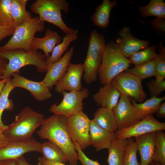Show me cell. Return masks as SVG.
<instances>
[{
	"label": "cell",
	"mask_w": 165,
	"mask_h": 165,
	"mask_svg": "<svg viewBox=\"0 0 165 165\" xmlns=\"http://www.w3.org/2000/svg\"><path fill=\"white\" fill-rule=\"evenodd\" d=\"M67 118L54 114L44 119L36 133L41 139L51 141L59 146L64 153L69 165H77L78 155L67 127Z\"/></svg>",
	"instance_id": "obj_1"
},
{
	"label": "cell",
	"mask_w": 165,
	"mask_h": 165,
	"mask_svg": "<svg viewBox=\"0 0 165 165\" xmlns=\"http://www.w3.org/2000/svg\"><path fill=\"white\" fill-rule=\"evenodd\" d=\"M0 56L9 61L2 79H10L14 73L27 65L35 66L37 70L40 72L44 73L47 71V65L45 61L46 57L38 51L20 49L4 50L0 49Z\"/></svg>",
	"instance_id": "obj_2"
},
{
	"label": "cell",
	"mask_w": 165,
	"mask_h": 165,
	"mask_svg": "<svg viewBox=\"0 0 165 165\" xmlns=\"http://www.w3.org/2000/svg\"><path fill=\"white\" fill-rule=\"evenodd\" d=\"M44 119L43 114L26 106L15 116L13 122L7 125L3 134L9 141L30 139Z\"/></svg>",
	"instance_id": "obj_3"
},
{
	"label": "cell",
	"mask_w": 165,
	"mask_h": 165,
	"mask_svg": "<svg viewBox=\"0 0 165 165\" xmlns=\"http://www.w3.org/2000/svg\"><path fill=\"white\" fill-rule=\"evenodd\" d=\"M130 64L128 59L117 44L111 41L106 45L97 71L100 83L102 86L110 83L118 75L128 69Z\"/></svg>",
	"instance_id": "obj_4"
},
{
	"label": "cell",
	"mask_w": 165,
	"mask_h": 165,
	"mask_svg": "<svg viewBox=\"0 0 165 165\" xmlns=\"http://www.w3.org/2000/svg\"><path fill=\"white\" fill-rule=\"evenodd\" d=\"M68 2L65 0H37L30 6L31 12L38 14L39 19L52 23L60 28L65 34L73 32L63 21L61 12H69Z\"/></svg>",
	"instance_id": "obj_5"
},
{
	"label": "cell",
	"mask_w": 165,
	"mask_h": 165,
	"mask_svg": "<svg viewBox=\"0 0 165 165\" xmlns=\"http://www.w3.org/2000/svg\"><path fill=\"white\" fill-rule=\"evenodd\" d=\"M105 46L104 35L99 33L96 29L93 30L89 39L86 58L82 64L83 79L87 84H90L97 79V71Z\"/></svg>",
	"instance_id": "obj_6"
},
{
	"label": "cell",
	"mask_w": 165,
	"mask_h": 165,
	"mask_svg": "<svg viewBox=\"0 0 165 165\" xmlns=\"http://www.w3.org/2000/svg\"><path fill=\"white\" fill-rule=\"evenodd\" d=\"M44 29L45 22L40 20L38 16L32 17L16 28L11 38L5 45L0 46V49L4 50L16 49L30 50L35 34Z\"/></svg>",
	"instance_id": "obj_7"
},
{
	"label": "cell",
	"mask_w": 165,
	"mask_h": 165,
	"mask_svg": "<svg viewBox=\"0 0 165 165\" xmlns=\"http://www.w3.org/2000/svg\"><path fill=\"white\" fill-rule=\"evenodd\" d=\"M63 98L58 105L55 103L50 106V111L55 114L60 115L67 118L82 111L83 100L89 95L88 90L86 88L78 91H63Z\"/></svg>",
	"instance_id": "obj_8"
},
{
	"label": "cell",
	"mask_w": 165,
	"mask_h": 165,
	"mask_svg": "<svg viewBox=\"0 0 165 165\" xmlns=\"http://www.w3.org/2000/svg\"><path fill=\"white\" fill-rule=\"evenodd\" d=\"M90 119L83 111L67 118V127L73 143L82 150L91 145L89 135Z\"/></svg>",
	"instance_id": "obj_9"
},
{
	"label": "cell",
	"mask_w": 165,
	"mask_h": 165,
	"mask_svg": "<svg viewBox=\"0 0 165 165\" xmlns=\"http://www.w3.org/2000/svg\"><path fill=\"white\" fill-rule=\"evenodd\" d=\"M111 83L121 94L131 97L136 101L141 103L147 95L141 84V80L127 72H123L115 77Z\"/></svg>",
	"instance_id": "obj_10"
},
{
	"label": "cell",
	"mask_w": 165,
	"mask_h": 165,
	"mask_svg": "<svg viewBox=\"0 0 165 165\" xmlns=\"http://www.w3.org/2000/svg\"><path fill=\"white\" fill-rule=\"evenodd\" d=\"M165 130V123L157 120L152 114L148 115L133 126L115 132L116 138L128 139L147 133Z\"/></svg>",
	"instance_id": "obj_11"
},
{
	"label": "cell",
	"mask_w": 165,
	"mask_h": 165,
	"mask_svg": "<svg viewBox=\"0 0 165 165\" xmlns=\"http://www.w3.org/2000/svg\"><path fill=\"white\" fill-rule=\"evenodd\" d=\"M118 130L129 127L141 119L131 102L130 97L121 94L119 100L113 109Z\"/></svg>",
	"instance_id": "obj_12"
},
{
	"label": "cell",
	"mask_w": 165,
	"mask_h": 165,
	"mask_svg": "<svg viewBox=\"0 0 165 165\" xmlns=\"http://www.w3.org/2000/svg\"><path fill=\"white\" fill-rule=\"evenodd\" d=\"M41 145V143L33 138L27 140L9 141L0 149V161L17 160L29 152H40Z\"/></svg>",
	"instance_id": "obj_13"
},
{
	"label": "cell",
	"mask_w": 165,
	"mask_h": 165,
	"mask_svg": "<svg viewBox=\"0 0 165 165\" xmlns=\"http://www.w3.org/2000/svg\"><path fill=\"white\" fill-rule=\"evenodd\" d=\"M81 63L74 64L70 62L66 72L55 83V90L58 93L63 91H78L82 89L81 80L83 73Z\"/></svg>",
	"instance_id": "obj_14"
},
{
	"label": "cell",
	"mask_w": 165,
	"mask_h": 165,
	"mask_svg": "<svg viewBox=\"0 0 165 165\" xmlns=\"http://www.w3.org/2000/svg\"><path fill=\"white\" fill-rule=\"evenodd\" d=\"M12 77L11 82L14 89L20 87L28 90L38 101L46 100L52 96L50 89L42 81L37 82L27 79L20 75L19 71L14 73Z\"/></svg>",
	"instance_id": "obj_15"
},
{
	"label": "cell",
	"mask_w": 165,
	"mask_h": 165,
	"mask_svg": "<svg viewBox=\"0 0 165 165\" xmlns=\"http://www.w3.org/2000/svg\"><path fill=\"white\" fill-rule=\"evenodd\" d=\"M116 43L123 55L129 58L136 53L149 46L148 40L138 39L134 37L130 27H124L118 31Z\"/></svg>",
	"instance_id": "obj_16"
},
{
	"label": "cell",
	"mask_w": 165,
	"mask_h": 165,
	"mask_svg": "<svg viewBox=\"0 0 165 165\" xmlns=\"http://www.w3.org/2000/svg\"><path fill=\"white\" fill-rule=\"evenodd\" d=\"M74 52L72 46L59 61L47 65L46 73L42 81L50 90L66 72Z\"/></svg>",
	"instance_id": "obj_17"
},
{
	"label": "cell",
	"mask_w": 165,
	"mask_h": 165,
	"mask_svg": "<svg viewBox=\"0 0 165 165\" xmlns=\"http://www.w3.org/2000/svg\"><path fill=\"white\" fill-rule=\"evenodd\" d=\"M89 135L91 145L99 152L108 149L116 138L115 133L108 132L101 127L93 119L90 120Z\"/></svg>",
	"instance_id": "obj_18"
},
{
	"label": "cell",
	"mask_w": 165,
	"mask_h": 165,
	"mask_svg": "<svg viewBox=\"0 0 165 165\" xmlns=\"http://www.w3.org/2000/svg\"><path fill=\"white\" fill-rule=\"evenodd\" d=\"M120 95L119 92L110 82L100 88L93 95V98L97 105L112 110Z\"/></svg>",
	"instance_id": "obj_19"
},
{
	"label": "cell",
	"mask_w": 165,
	"mask_h": 165,
	"mask_svg": "<svg viewBox=\"0 0 165 165\" xmlns=\"http://www.w3.org/2000/svg\"><path fill=\"white\" fill-rule=\"evenodd\" d=\"M156 132L148 133L134 138L140 156V165H149L153 161Z\"/></svg>",
	"instance_id": "obj_20"
},
{
	"label": "cell",
	"mask_w": 165,
	"mask_h": 165,
	"mask_svg": "<svg viewBox=\"0 0 165 165\" xmlns=\"http://www.w3.org/2000/svg\"><path fill=\"white\" fill-rule=\"evenodd\" d=\"M62 41L61 36L56 31L50 29L45 31V36L42 38L34 37L32 43L31 49L42 50L46 58L49 57L56 46Z\"/></svg>",
	"instance_id": "obj_21"
},
{
	"label": "cell",
	"mask_w": 165,
	"mask_h": 165,
	"mask_svg": "<svg viewBox=\"0 0 165 165\" xmlns=\"http://www.w3.org/2000/svg\"><path fill=\"white\" fill-rule=\"evenodd\" d=\"M117 4L116 0H103L96 7L94 13L91 17L94 25L102 28H107L109 24L111 11Z\"/></svg>",
	"instance_id": "obj_22"
},
{
	"label": "cell",
	"mask_w": 165,
	"mask_h": 165,
	"mask_svg": "<svg viewBox=\"0 0 165 165\" xmlns=\"http://www.w3.org/2000/svg\"><path fill=\"white\" fill-rule=\"evenodd\" d=\"M93 120L98 126L108 132L115 133L118 130L113 110L100 107L95 112Z\"/></svg>",
	"instance_id": "obj_23"
},
{
	"label": "cell",
	"mask_w": 165,
	"mask_h": 165,
	"mask_svg": "<svg viewBox=\"0 0 165 165\" xmlns=\"http://www.w3.org/2000/svg\"><path fill=\"white\" fill-rule=\"evenodd\" d=\"M28 1L11 0V12L15 29L32 18L31 13L26 9Z\"/></svg>",
	"instance_id": "obj_24"
},
{
	"label": "cell",
	"mask_w": 165,
	"mask_h": 165,
	"mask_svg": "<svg viewBox=\"0 0 165 165\" xmlns=\"http://www.w3.org/2000/svg\"><path fill=\"white\" fill-rule=\"evenodd\" d=\"M42 157L50 161L65 164L68 160L62 150L53 142L48 140L41 143L40 152Z\"/></svg>",
	"instance_id": "obj_25"
},
{
	"label": "cell",
	"mask_w": 165,
	"mask_h": 165,
	"mask_svg": "<svg viewBox=\"0 0 165 165\" xmlns=\"http://www.w3.org/2000/svg\"><path fill=\"white\" fill-rule=\"evenodd\" d=\"M127 139L115 138L108 149V165H123L124 155Z\"/></svg>",
	"instance_id": "obj_26"
},
{
	"label": "cell",
	"mask_w": 165,
	"mask_h": 165,
	"mask_svg": "<svg viewBox=\"0 0 165 165\" xmlns=\"http://www.w3.org/2000/svg\"><path fill=\"white\" fill-rule=\"evenodd\" d=\"M165 99V96L153 97L143 103H138L134 99L131 100L132 104L141 119L147 115L156 113L161 102Z\"/></svg>",
	"instance_id": "obj_27"
},
{
	"label": "cell",
	"mask_w": 165,
	"mask_h": 165,
	"mask_svg": "<svg viewBox=\"0 0 165 165\" xmlns=\"http://www.w3.org/2000/svg\"><path fill=\"white\" fill-rule=\"evenodd\" d=\"M78 31L74 30L72 33L65 34L61 42L53 49L50 56L46 58L45 61L47 65L59 61L68 49L70 43L78 38Z\"/></svg>",
	"instance_id": "obj_28"
},
{
	"label": "cell",
	"mask_w": 165,
	"mask_h": 165,
	"mask_svg": "<svg viewBox=\"0 0 165 165\" xmlns=\"http://www.w3.org/2000/svg\"><path fill=\"white\" fill-rule=\"evenodd\" d=\"M138 11L143 17L165 18V3L163 0H150L147 5L140 6Z\"/></svg>",
	"instance_id": "obj_29"
},
{
	"label": "cell",
	"mask_w": 165,
	"mask_h": 165,
	"mask_svg": "<svg viewBox=\"0 0 165 165\" xmlns=\"http://www.w3.org/2000/svg\"><path fill=\"white\" fill-rule=\"evenodd\" d=\"M13 89L10 79L6 83L0 94V127L3 131L7 128V125L3 123L2 115L4 110L11 111L13 109V103L12 100L9 99V94Z\"/></svg>",
	"instance_id": "obj_30"
},
{
	"label": "cell",
	"mask_w": 165,
	"mask_h": 165,
	"mask_svg": "<svg viewBox=\"0 0 165 165\" xmlns=\"http://www.w3.org/2000/svg\"><path fill=\"white\" fill-rule=\"evenodd\" d=\"M157 45L148 46L131 56L128 59L130 64L137 66L148 62L154 60L157 54Z\"/></svg>",
	"instance_id": "obj_31"
},
{
	"label": "cell",
	"mask_w": 165,
	"mask_h": 165,
	"mask_svg": "<svg viewBox=\"0 0 165 165\" xmlns=\"http://www.w3.org/2000/svg\"><path fill=\"white\" fill-rule=\"evenodd\" d=\"M153 161L165 165V134L163 130L156 132Z\"/></svg>",
	"instance_id": "obj_32"
},
{
	"label": "cell",
	"mask_w": 165,
	"mask_h": 165,
	"mask_svg": "<svg viewBox=\"0 0 165 165\" xmlns=\"http://www.w3.org/2000/svg\"><path fill=\"white\" fill-rule=\"evenodd\" d=\"M125 72L137 76L141 80L155 76L156 70L154 59L147 63L128 69Z\"/></svg>",
	"instance_id": "obj_33"
},
{
	"label": "cell",
	"mask_w": 165,
	"mask_h": 165,
	"mask_svg": "<svg viewBox=\"0 0 165 165\" xmlns=\"http://www.w3.org/2000/svg\"><path fill=\"white\" fill-rule=\"evenodd\" d=\"M159 54H157L154 59L156 70V80L161 82L165 78V48L161 41L159 42Z\"/></svg>",
	"instance_id": "obj_34"
},
{
	"label": "cell",
	"mask_w": 165,
	"mask_h": 165,
	"mask_svg": "<svg viewBox=\"0 0 165 165\" xmlns=\"http://www.w3.org/2000/svg\"><path fill=\"white\" fill-rule=\"evenodd\" d=\"M11 0H0V26L14 28L11 12Z\"/></svg>",
	"instance_id": "obj_35"
},
{
	"label": "cell",
	"mask_w": 165,
	"mask_h": 165,
	"mask_svg": "<svg viewBox=\"0 0 165 165\" xmlns=\"http://www.w3.org/2000/svg\"><path fill=\"white\" fill-rule=\"evenodd\" d=\"M124 158L123 165H140L137 159L138 148L133 138L127 139Z\"/></svg>",
	"instance_id": "obj_36"
},
{
	"label": "cell",
	"mask_w": 165,
	"mask_h": 165,
	"mask_svg": "<svg viewBox=\"0 0 165 165\" xmlns=\"http://www.w3.org/2000/svg\"><path fill=\"white\" fill-rule=\"evenodd\" d=\"M150 91L151 97H158L160 94L165 90V80L158 82L156 80H151L147 83Z\"/></svg>",
	"instance_id": "obj_37"
},
{
	"label": "cell",
	"mask_w": 165,
	"mask_h": 165,
	"mask_svg": "<svg viewBox=\"0 0 165 165\" xmlns=\"http://www.w3.org/2000/svg\"><path fill=\"white\" fill-rule=\"evenodd\" d=\"M75 148L78 155L79 160L82 165H101L97 160H92L87 157L77 143H74Z\"/></svg>",
	"instance_id": "obj_38"
},
{
	"label": "cell",
	"mask_w": 165,
	"mask_h": 165,
	"mask_svg": "<svg viewBox=\"0 0 165 165\" xmlns=\"http://www.w3.org/2000/svg\"><path fill=\"white\" fill-rule=\"evenodd\" d=\"M154 28L161 33L165 32V20L164 19L156 18L150 21Z\"/></svg>",
	"instance_id": "obj_39"
},
{
	"label": "cell",
	"mask_w": 165,
	"mask_h": 165,
	"mask_svg": "<svg viewBox=\"0 0 165 165\" xmlns=\"http://www.w3.org/2000/svg\"><path fill=\"white\" fill-rule=\"evenodd\" d=\"M15 30L13 28L0 26V42L5 38L12 35Z\"/></svg>",
	"instance_id": "obj_40"
},
{
	"label": "cell",
	"mask_w": 165,
	"mask_h": 165,
	"mask_svg": "<svg viewBox=\"0 0 165 165\" xmlns=\"http://www.w3.org/2000/svg\"><path fill=\"white\" fill-rule=\"evenodd\" d=\"M37 165H66L65 164L47 160L42 157L38 159Z\"/></svg>",
	"instance_id": "obj_41"
},
{
	"label": "cell",
	"mask_w": 165,
	"mask_h": 165,
	"mask_svg": "<svg viewBox=\"0 0 165 165\" xmlns=\"http://www.w3.org/2000/svg\"><path fill=\"white\" fill-rule=\"evenodd\" d=\"M157 117L161 118L165 117V102L161 103L156 112Z\"/></svg>",
	"instance_id": "obj_42"
},
{
	"label": "cell",
	"mask_w": 165,
	"mask_h": 165,
	"mask_svg": "<svg viewBox=\"0 0 165 165\" xmlns=\"http://www.w3.org/2000/svg\"><path fill=\"white\" fill-rule=\"evenodd\" d=\"M9 141L3 134V130L0 127V149L7 145Z\"/></svg>",
	"instance_id": "obj_43"
},
{
	"label": "cell",
	"mask_w": 165,
	"mask_h": 165,
	"mask_svg": "<svg viewBox=\"0 0 165 165\" xmlns=\"http://www.w3.org/2000/svg\"><path fill=\"white\" fill-rule=\"evenodd\" d=\"M7 63V60L0 56V79H2Z\"/></svg>",
	"instance_id": "obj_44"
},
{
	"label": "cell",
	"mask_w": 165,
	"mask_h": 165,
	"mask_svg": "<svg viewBox=\"0 0 165 165\" xmlns=\"http://www.w3.org/2000/svg\"><path fill=\"white\" fill-rule=\"evenodd\" d=\"M0 165H19V164L17 159L0 161Z\"/></svg>",
	"instance_id": "obj_45"
},
{
	"label": "cell",
	"mask_w": 165,
	"mask_h": 165,
	"mask_svg": "<svg viewBox=\"0 0 165 165\" xmlns=\"http://www.w3.org/2000/svg\"><path fill=\"white\" fill-rule=\"evenodd\" d=\"M17 160L19 165H34L29 163L23 156L18 158Z\"/></svg>",
	"instance_id": "obj_46"
},
{
	"label": "cell",
	"mask_w": 165,
	"mask_h": 165,
	"mask_svg": "<svg viewBox=\"0 0 165 165\" xmlns=\"http://www.w3.org/2000/svg\"><path fill=\"white\" fill-rule=\"evenodd\" d=\"M9 80L0 79V94L5 86L6 83Z\"/></svg>",
	"instance_id": "obj_47"
},
{
	"label": "cell",
	"mask_w": 165,
	"mask_h": 165,
	"mask_svg": "<svg viewBox=\"0 0 165 165\" xmlns=\"http://www.w3.org/2000/svg\"><path fill=\"white\" fill-rule=\"evenodd\" d=\"M155 165H162L160 163L156 161H153Z\"/></svg>",
	"instance_id": "obj_48"
},
{
	"label": "cell",
	"mask_w": 165,
	"mask_h": 165,
	"mask_svg": "<svg viewBox=\"0 0 165 165\" xmlns=\"http://www.w3.org/2000/svg\"><path fill=\"white\" fill-rule=\"evenodd\" d=\"M149 165H155V164L154 163V162L153 161L152 162H151Z\"/></svg>",
	"instance_id": "obj_49"
}]
</instances>
